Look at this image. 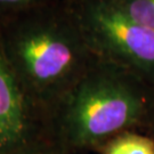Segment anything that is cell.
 <instances>
[{
    "instance_id": "7",
    "label": "cell",
    "mask_w": 154,
    "mask_h": 154,
    "mask_svg": "<svg viewBox=\"0 0 154 154\" xmlns=\"http://www.w3.org/2000/svg\"><path fill=\"white\" fill-rule=\"evenodd\" d=\"M50 1L53 0H0V20Z\"/></svg>"
},
{
    "instance_id": "6",
    "label": "cell",
    "mask_w": 154,
    "mask_h": 154,
    "mask_svg": "<svg viewBox=\"0 0 154 154\" xmlns=\"http://www.w3.org/2000/svg\"><path fill=\"white\" fill-rule=\"evenodd\" d=\"M125 14L154 31V0H112Z\"/></svg>"
},
{
    "instance_id": "2",
    "label": "cell",
    "mask_w": 154,
    "mask_h": 154,
    "mask_svg": "<svg viewBox=\"0 0 154 154\" xmlns=\"http://www.w3.org/2000/svg\"><path fill=\"white\" fill-rule=\"evenodd\" d=\"M154 116V88L135 73L95 58L65 96V121L72 142L91 146Z\"/></svg>"
},
{
    "instance_id": "8",
    "label": "cell",
    "mask_w": 154,
    "mask_h": 154,
    "mask_svg": "<svg viewBox=\"0 0 154 154\" xmlns=\"http://www.w3.org/2000/svg\"><path fill=\"white\" fill-rule=\"evenodd\" d=\"M149 135L154 139V116L152 118V120H151V122H149Z\"/></svg>"
},
{
    "instance_id": "4",
    "label": "cell",
    "mask_w": 154,
    "mask_h": 154,
    "mask_svg": "<svg viewBox=\"0 0 154 154\" xmlns=\"http://www.w3.org/2000/svg\"><path fill=\"white\" fill-rule=\"evenodd\" d=\"M25 97L0 47V143H11L24 128Z\"/></svg>"
},
{
    "instance_id": "1",
    "label": "cell",
    "mask_w": 154,
    "mask_h": 154,
    "mask_svg": "<svg viewBox=\"0 0 154 154\" xmlns=\"http://www.w3.org/2000/svg\"><path fill=\"white\" fill-rule=\"evenodd\" d=\"M0 47L23 95L66 96L96 58L64 1L1 18Z\"/></svg>"
},
{
    "instance_id": "5",
    "label": "cell",
    "mask_w": 154,
    "mask_h": 154,
    "mask_svg": "<svg viewBox=\"0 0 154 154\" xmlns=\"http://www.w3.org/2000/svg\"><path fill=\"white\" fill-rule=\"evenodd\" d=\"M103 154H154V139L149 135L126 131L109 139Z\"/></svg>"
},
{
    "instance_id": "3",
    "label": "cell",
    "mask_w": 154,
    "mask_h": 154,
    "mask_svg": "<svg viewBox=\"0 0 154 154\" xmlns=\"http://www.w3.org/2000/svg\"><path fill=\"white\" fill-rule=\"evenodd\" d=\"M90 51L135 73L154 88V31L112 0H63Z\"/></svg>"
}]
</instances>
